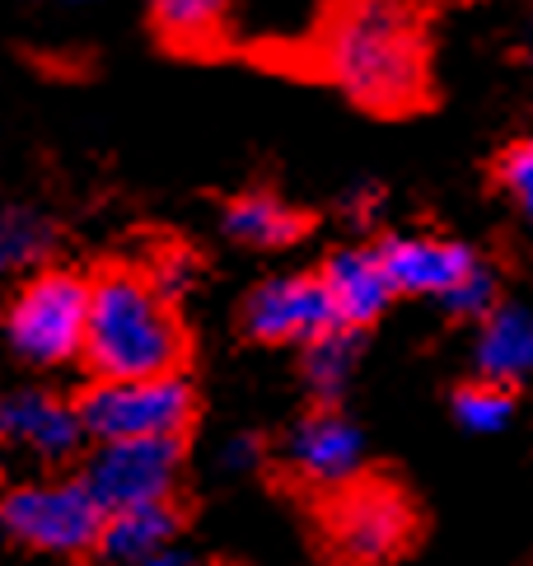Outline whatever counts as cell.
<instances>
[{"label":"cell","instance_id":"1","mask_svg":"<svg viewBox=\"0 0 533 566\" xmlns=\"http://www.w3.org/2000/svg\"><path fill=\"white\" fill-rule=\"evenodd\" d=\"M285 62L375 117H412L436 98L426 0H318Z\"/></svg>","mask_w":533,"mask_h":566},{"label":"cell","instance_id":"2","mask_svg":"<svg viewBox=\"0 0 533 566\" xmlns=\"http://www.w3.org/2000/svg\"><path fill=\"white\" fill-rule=\"evenodd\" d=\"M80 366L90 379H164L188 375L192 328L140 262H104L90 276V318Z\"/></svg>","mask_w":533,"mask_h":566},{"label":"cell","instance_id":"3","mask_svg":"<svg viewBox=\"0 0 533 566\" xmlns=\"http://www.w3.org/2000/svg\"><path fill=\"white\" fill-rule=\"evenodd\" d=\"M318 566H398L426 538V511L398 473H352L337 488L300 501Z\"/></svg>","mask_w":533,"mask_h":566},{"label":"cell","instance_id":"4","mask_svg":"<svg viewBox=\"0 0 533 566\" xmlns=\"http://www.w3.org/2000/svg\"><path fill=\"white\" fill-rule=\"evenodd\" d=\"M90 444H188L201 421V398L188 375L164 379H90L75 398Z\"/></svg>","mask_w":533,"mask_h":566},{"label":"cell","instance_id":"5","mask_svg":"<svg viewBox=\"0 0 533 566\" xmlns=\"http://www.w3.org/2000/svg\"><path fill=\"white\" fill-rule=\"evenodd\" d=\"M104 505L90 496V488L75 473L19 482L0 492V530L19 548L66 557V562H98V538H104Z\"/></svg>","mask_w":533,"mask_h":566},{"label":"cell","instance_id":"6","mask_svg":"<svg viewBox=\"0 0 533 566\" xmlns=\"http://www.w3.org/2000/svg\"><path fill=\"white\" fill-rule=\"evenodd\" d=\"M85 318L90 276L71 268H38L19 281L0 328H6L10 347L33 366H71L85 347Z\"/></svg>","mask_w":533,"mask_h":566},{"label":"cell","instance_id":"7","mask_svg":"<svg viewBox=\"0 0 533 566\" xmlns=\"http://www.w3.org/2000/svg\"><path fill=\"white\" fill-rule=\"evenodd\" d=\"M266 469L285 482V492L295 501L318 496L365 469L360 427L342 412V402H310V412L285 431L276 454L266 459Z\"/></svg>","mask_w":533,"mask_h":566},{"label":"cell","instance_id":"8","mask_svg":"<svg viewBox=\"0 0 533 566\" xmlns=\"http://www.w3.org/2000/svg\"><path fill=\"white\" fill-rule=\"evenodd\" d=\"M182 469H188V444L146 440V444H94L80 463V482L104 505V515L136 511L182 496Z\"/></svg>","mask_w":533,"mask_h":566},{"label":"cell","instance_id":"9","mask_svg":"<svg viewBox=\"0 0 533 566\" xmlns=\"http://www.w3.org/2000/svg\"><path fill=\"white\" fill-rule=\"evenodd\" d=\"M337 318L323 295L318 272H281L266 276L243 295L239 333L258 347H310L323 333H333Z\"/></svg>","mask_w":533,"mask_h":566},{"label":"cell","instance_id":"10","mask_svg":"<svg viewBox=\"0 0 533 566\" xmlns=\"http://www.w3.org/2000/svg\"><path fill=\"white\" fill-rule=\"evenodd\" d=\"M375 253L394 300H436V305H445L487 262L473 244L445 234H384Z\"/></svg>","mask_w":533,"mask_h":566},{"label":"cell","instance_id":"11","mask_svg":"<svg viewBox=\"0 0 533 566\" xmlns=\"http://www.w3.org/2000/svg\"><path fill=\"white\" fill-rule=\"evenodd\" d=\"M155 43L182 62L239 52V0H140Z\"/></svg>","mask_w":533,"mask_h":566},{"label":"cell","instance_id":"12","mask_svg":"<svg viewBox=\"0 0 533 566\" xmlns=\"http://www.w3.org/2000/svg\"><path fill=\"white\" fill-rule=\"evenodd\" d=\"M314 272L323 281V295L333 305L337 328L346 333L365 337L388 314V305H394V286H388V276L379 268L375 244H352V249L327 253Z\"/></svg>","mask_w":533,"mask_h":566},{"label":"cell","instance_id":"13","mask_svg":"<svg viewBox=\"0 0 533 566\" xmlns=\"http://www.w3.org/2000/svg\"><path fill=\"white\" fill-rule=\"evenodd\" d=\"M0 427L6 440H19L24 450H33L43 463H66L85 450V427L75 417V402L48 394V389H24L0 402Z\"/></svg>","mask_w":533,"mask_h":566},{"label":"cell","instance_id":"14","mask_svg":"<svg viewBox=\"0 0 533 566\" xmlns=\"http://www.w3.org/2000/svg\"><path fill=\"white\" fill-rule=\"evenodd\" d=\"M220 230L239 249H291L314 230V216L272 188H243L220 201Z\"/></svg>","mask_w":533,"mask_h":566},{"label":"cell","instance_id":"15","mask_svg":"<svg viewBox=\"0 0 533 566\" xmlns=\"http://www.w3.org/2000/svg\"><path fill=\"white\" fill-rule=\"evenodd\" d=\"M188 524H192V501L188 496H169V501L108 515L104 538H98V562L127 566V562H140V557H155L164 548H174Z\"/></svg>","mask_w":533,"mask_h":566},{"label":"cell","instance_id":"16","mask_svg":"<svg viewBox=\"0 0 533 566\" xmlns=\"http://www.w3.org/2000/svg\"><path fill=\"white\" fill-rule=\"evenodd\" d=\"M478 375L510 384V389H520L533 375V314L524 305L501 300L478 323Z\"/></svg>","mask_w":533,"mask_h":566},{"label":"cell","instance_id":"17","mask_svg":"<svg viewBox=\"0 0 533 566\" xmlns=\"http://www.w3.org/2000/svg\"><path fill=\"white\" fill-rule=\"evenodd\" d=\"M356 366H360V333L333 328L318 342H310L300 356V379L310 389V402H342Z\"/></svg>","mask_w":533,"mask_h":566},{"label":"cell","instance_id":"18","mask_svg":"<svg viewBox=\"0 0 533 566\" xmlns=\"http://www.w3.org/2000/svg\"><path fill=\"white\" fill-rule=\"evenodd\" d=\"M56 249V226L33 207H0V276L48 268Z\"/></svg>","mask_w":533,"mask_h":566},{"label":"cell","instance_id":"19","mask_svg":"<svg viewBox=\"0 0 533 566\" xmlns=\"http://www.w3.org/2000/svg\"><path fill=\"white\" fill-rule=\"evenodd\" d=\"M520 408V389H510V384H497L487 375H473V379H459L454 394H449V412L463 431L473 436H497L510 427V417Z\"/></svg>","mask_w":533,"mask_h":566},{"label":"cell","instance_id":"20","mask_svg":"<svg viewBox=\"0 0 533 566\" xmlns=\"http://www.w3.org/2000/svg\"><path fill=\"white\" fill-rule=\"evenodd\" d=\"M491 184L501 197H510L533 226V140H510V146L491 159Z\"/></svg>","mask_w":533,"mask_h":566},{"label":"cell","instance_id":"21","mask_svg":"<svg viewBox=\"0 0 533 566\" xmlns=\"http://www.w3.org/2000/svg\"><path fill=\"white\" fill-rule=\"evenodd\" d=\"M127 566H197V562L182 557V553H174V548H164V553H155V557H140V562H127Z\"/></svg>","mask_w":533,"mask_h":566},{"label":"cell","instance_id":"22","mask_svg":"<svg viewBox=\"0 0 533 566\" xmlns=\"http://www.w3.org/2000/svg\"><path fill=\"white\" fill-rule=\"evenodd\" d=\"M38 6H61V10H90V6H104V0H38Z\"/></svg>","mask_w":533,"mask_h":566},{"label":"cell","instance_id":"23","mask_svg":"<svg viewBox=\"0 0 533 566\" xmlns=\"http://www.w3.org/2000/svg\"><path fill=\"white\" fill-rule=\"evenodd\" d=\"M0 450H6V427H0Z\"/></svg>","mask_w":533,"mask_h":566},{"label":"cell","instance_id":"24","mask_svg":"<svg viewBox=\"0 0 533 566\" xmlns=\"http://www.w3.org/2000/svg\"><path fill=\"white\" fill-rule=\"evenodd\" d=\"M529 52H533V43H529Z\"/></svg>","mask_w":533,"mask_h":566}]
</instances>
